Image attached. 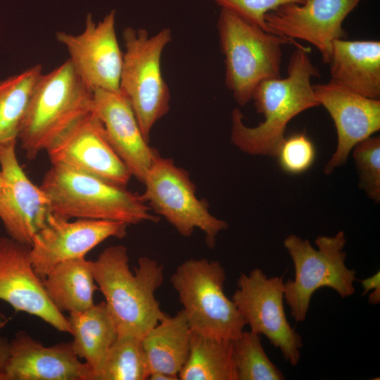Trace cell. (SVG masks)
<instances>
[{"label": "cell", "mask_w": 380, "mask_h": 380, "mask_svg": "<svg viewBox=\"0 0 380 380\" xmlns=\"http://www.w3.org/2000/svg\"><path fill=\"white\" fill-rule=\"evenodd\" d=\"M359 185L374 201H380V138L370 137L353 148Z\"/></svg>", "instance_id": "28"}, {"label": "cell", "mask_w": 380, "mask_h": 380, "mask_svg": "<svg viewBox=\"0 0 380 380\" xmlns=\"http://www.w3.org/2000/svg\"><path fill=\"white\" fill-rule=\"evenodd\" d=\"M11 345L3 380H92L91 368L76 355L71 341L47 347L20 330Z\"/></svg>", "instance_id": "19"}, {"label": "cell", "mask_w": 380, "mask_h": 380, "mask_svg": "<svg viewBox=\"0 0 380 380\" xmlns=\"http://www.w3.org/2000/svg\"><path fill=\"white\" fill-rule=\"evenodd\" d=\"M16 143L0 144V220L9 237L30 246L51 213L45 194L20 166Z\"/></svg>", "instance_id": "12"}, {"label": "cell", "mask_w": 380, "mask_h": 380, "mask_svg": "<svg viewBox=\"0 0 380 380\" xmlns=\"http://www.w3.org/2000/svg\"><path fill=\"white\" fill-rule=\"evenodd\" d=\"M119 90L129 101L141 131L149 141L157 121L170 110V94L161 70V57L172 40L165 27L149 37L144 29L126 27Z\"/></svg>", "instance_id": "7"}, {"label": "cell", "mask_w": 380, "mask_h": 380, "mask_svg": "<svg viewBox=\"0 0 380 380\" xmlns=\"http://www.w3.org/2000/svg\"><path fill=\"white\" fill-rule=\"evenodd\" d=\"M226 271L216 260L189 259L170 278L189 325L195 334L234 341L246 322L234 301L224 291Z\"/></svg>", "instance_id": "6"}, {"label": "cell", "mask_w": 380, "mask_h": 380, "mask_svg": "<svg viewBox=\"0 0 380 380\" xmlns=\"http://www.w3.org/2000/svg\"><path fill=\"white\" fill-rule=\"evenodd\" d=\"M0 185H1V175H0Z\"/></svg>", "instance_id": "34"}, {"label": "cell", "mask_w": 380, "mask_h": 380, "mask_svg": "<svg viewBox=\"0 0 380 380\" xmlns=\"http://www.w3.org/2000/svg\"><path fill=\"white\" fill-rule=\"evenodd\" d=\"M233 355L238 380H283L282 372L269 359L260 335L243 331L233 341Z\"/></svg>", "instance_id": "27"}, {"label": "cell", "mask_w": 380, "mask_h": 380, "mask_svg": "<svg viewBox=\"0 0 380 380\" xmlns=\"http://www.w3.org/2000/svg\"><path fill=\"white\" fill-rule=\"evenodd\" d=\"M217 27L224 56L225 84L241 106L252 100L260 82L281 77L282 45H301L225 8H221Z\"/></svg>", "instance_id": "5"}, {"label": "cell", "mask_w": 380, "mask_h": 380, "mask_svg": "<svg viewBox=\"0 0 380 380\" xmlns=\"http://www.w3.org/2000/svg\"><path fill=\"white\" fill-rule=\"evenodd\" d=\"M328 64L331 81L365 97L379 99V41L336 39Z\"/></svg>", "instance_id": "20"}, {"label": "cell", "mask_w": 380, "mask_h": 380, "mask_svg": "<svg viewBox=\"0 0 380 380\" xmlns=\"http://www.w3.org/2000/svg\"><path fill=\"white\" fill-rule=\"evenodd\" d=\"M67 318L73 336V350L91 368L93 380L118 337L115 322L105 301L94 303L85 310L69 313Z\"/></svg>", "instance_id": "23"}, {"label": "cell", "mask_w": 380, "mask_h": 380, "mask_svg": "<svg viewBox=\"0 0 380 380\" xmlns=\"http://www.w3.org/2000/svg\"><path fill=\"white\" fill-rule=\"evenodd\" d=\"M56 37L66 48L75 72L89 89L119 90L123 53L116 35L114 10L98 23L89 13L80 34L58 31Z\"/></svg>", "instance_id": "11"}, {"label": "cell", "mask_w": 380, "mask_h": 380, "mask_svg": "<svg viewBox=\"0 0 380 380\" xmlns=\"http://www.w3.org/2000/svg\"><path fill=\"white\" fill-rule=\"evenodd\" d=\"M284 299V276L267 277L259 268L240 274L232 297L251 331L265 336L286 361L296 366L302 338L287 319Z\"/></svg>", "instance_id": "10"}, {"label": "cell", "mask_w": 380, "mask_h": 380, "mask_svg": "<svg viewBox=\"0 0 380 380\" xmlns=\"http://www.w3.org/2000/svg\"><path fill=\"white\" fill-rule=\"evenodd\" d=\"M151 380H178L179 377L175 375L165 372H153L149 374L148 379Z\"/></svg>", "instance_id": "33"}, {"label": "cell", "mask_w": 380, "mask_h": 380, "mask_svg": "<svg viewBox=\"0 0 380 380\" xmlns=\"http://www.w3.org/2000/svg\"><path fill=\"white\" fill-rule=\"evenodd\" d=\"M193 334L182 310L173 316L165 313L141 338L150 374L178 376L188 358Z\"/></svg>", "instance_id": "21"}, {"label": "cell", "mask_w": 380, "mask_h": 380, "mask_svg": "<svg viewBox=\"0 0 380 380\" xmlns=\"http://www.w3.org/2000/svg\"><path fill=\"white\" fill-rule=\"evenodd\" d=\"M149 374L141 338L118 334L93 380H146Z\"/></svg>", "instance_id": "26"}, {"label": "cell", "mask_w": 380, "mask_h": 380, "mask_svg": "<svg viewBox=\"0 0 380 380\" xmlns=\"http://www.w3.org/2000/svg\"><path fill=\"white\" fill-rule=\"evenodd\" d=\"M364 291L362 296L372 291L369 295V303L376 305L380 302V275L378 271L374 275L360 281Z\"/></svg>", "instance_id": "32"}, {"label": "cell", "mask_w": 380, "mask_h": 380, "mask_svg": "<svg viewBox=\"0 0 380 380\" xmlns=\"http://www.w3.org/2000/svg\"><path fill=\"white\" fill-rule=\"evenodd\" d=\"M362 0H306L289 3L268 12L265 21L270 32L281 37L304 40L320 53L329 63L333 42L346 39L343 24Z\"/></svg>", "instance_id": "14"}, {"label": "cell", "mask_w": 380, "mask_h": 380, "mask_svg": "<svg viewBox=\"0 0 380 380\" xmlns=\"http://www.w3.org/2000/svg\"><path fill=\"white\" fill-rule=\"evenodd\" d=\"M0 300L16 312L37 317L57 331L71 334L68 318L49 301L42 279L34 270L30 246L9 236H0Z\"/></svg>", "instance_id": "16"}, {"label": "cell", "mask_w": 380, "mask_h": 380, "mask_svg": "<svg viewBox=\"0 0 380 380\" xmlns=\"http://www.w3.org/2000/svg\"><path fill=\"white\" fill-rule=\"evenodd\" d=\"M91 265L118 334L141 338L164 317L156 297L164 269L156 260L142 256L132 272L127 247L115 245L106 248Z\"/></svg>", "instance_id": "2"}, {"label": "cell", "mask_w": 380, "mask_h": 380, "mask_svg": "<svg viewBox=\"0 0 380 380\" xmlns=\"http://www.w3.org/2000/svg\"><path fill=\"white\" fill-rule=\"evenodd\" d=\"M91 261L82 257L61 262L42 279L47 298L59 312H80L94 304L98 286Z\"/></svg>", "instance_id": "22"}, {"label": "cell", "mask_w": 380, "mask_h": 380, "mask_svg": "<svg viewBox=\"0 0 380 380\" xmlns=\"http://www.w3.org/2000/svg\"><path fill=\"white\" fill-rule=\"evenodd\" d=\"M313 89L336 129V148L324 169L330 175L346 163L355 145L379 131L380 99L365 97L331 80L313 84Z\"/></svg>", "instance_id": "17"}, {"label": "cell", "mask_w": 380, "mask_h": 380, "mask_svg": "<svg viewBox=\"0 0 380 380\" xmlns=\"http://www.w3.org/2000/svg\"><path fill=\"white\" fill-rule=\"evenodd\" d=\"M142 198L152 212L165 218L182 236L201 230L206 244L215 246L217 235L228 224L213 216L205 201L198 198L196 186L188 172L171 158L159 156L146 172Z\"/></svg>", "instance_id": "9"}, {"label": "cell", "mask_w": 380, "mask_h": 380, "mask_svg": "<svg viewBox=\"0 0 380 380\" xmlns=\"http://www.w3.org/2000/svg\"><path fill=\"white\" fill-rule=\"evenodd\" d=\"M276 157L284 172L298 175L307 171L312 165L316 150L305 133L295 134L284 139Z\"/></svg>", "instance_id": "29"}, {"label": "cell", "mask_w": 380, "mask_h": 380, "mask_svg": "<svg viewBox=\"0 0 380 380\" xmlns=\"http://www.w3.org/2000/svg\"><path fill=\"white\" fill-rule=\"evenodd\" d=\"M178 377L180 380H238L233 341L194 333L188 358Z\"/></svg>", "instance_id": "24"}, {"label": "cell", "mask_w": 380, "mask_h": 380, "mask_svg": "<svg viewBox=\"0 0 380 380\" xmlns=\"http://www.w3.org/2000/svg\"><path fill=\"white\" fill-rule=\"evenodd\" d=\"M11 317H6L0 312V380H3V376L11 354V340L1 335L4 328L11 320Z\"/></svg>", "instance_id": "31"}, {"label": "cell", "mask_w": 380, "mask_h": 380, "mask_svg": "<svg viewBox=\"0 0 380 380\" xmlns=\"http://www.w3.org/2000/svg\"><path fill=\"white\" fill-rule=\"evenodd\" d=\"M345 233L319 236L315 249L308 239L289 235L284 241L293 262V279L284 282V299L296 322L305 320L314 293L324 287L334 290L341 298L354 294L356 272L346 265Z\"/></svg>", "instance_id": "8"}, {"label": "cell", "mask_w": 380, "mask_h": 380, "mask_svg": "<svg viewBox=\"0 0 380 380\" xmlns=\"http://www.w3.org/2000/svg\"><path fill=\"white\" fill-rule=\"evenodd\" d=\"M310 49L302 44L291 55L287 75L260 82L252 99L264 120L255 127H248L239 108L232 112L230 139L241 151L254 156L276 157L285 139L289 122L305 110L319 106L315 95L313 77L320 72L310 56Z\"/></svg>", "instance_id": "1"}, {"label": "cell", "mask_w": 380, "mask_h": 380, "mask_svg": "<svg viewBox=\"0 0 380 380\" xmlns=\"http://www.w3.org/2000/svg\"><path fill=\"white\" fill-rule=\"evenodd\" d=\"M93 111L101 121L113 150L131 175L142 182L160 154L144 137L127 99L120 90L95 89Z\"/></svg>", "instance_id": "18"}, {"label": "cell", "mask_w": 380, "mask_h": 380, "mask_svg": "<svg viewBox=\"0 0 380 380\" xmlns=\"http://www.w3.org/2000/svg\"><path fill=\"white\" fill-rule=\"evenodd\" d=\"M39 186L51 214L61 218L112 220L128 225L159 221L141 194L65 167L52 165Z\"/></svg>", "instance_id": "3"}, {"label": "cell", "mask_w": 380, "mask_h": 380, "mask_svg": "<svg viewBox=\"0 0 380 380\" xmlns=\"http://www.w3.org/2000/svg\"><path fill=\"white\" fill-rule=\"evenodd\" d=\"M42 73L35 65L0 81V144L17 140L34 87Z\"/></svg>", "instance_id": "25"}, {"label": "cell", "mask_w": 380, "mask_h": 380, "mask_svg": "<svg viewBox=\"0 0 380 380\" xmlns=\"http://www.w3.org/2000/svg\"><path fill=\"white\" fill-rule=\"evenodd\" d=\"M92 110L93 91L69 60L49 73H42L18 136L27 158L32 160L46 151Z\"/></svg>", "instance_id": "4"}, {"label": "cell", "mask_w": 380, "mask_h": 380, "mask_svg": "<svg viewBox=\"0 0 380 380\" xmlns=\"http://www.w3.org/2000/svg\"><path fill=\"white\" fill-rule=\"evenodd\" d=\"M127 227L126 223L118 221L89 219L70 221L51 214L30 245L34 270L43 279L58 263L85 257L106 239L125 237Z\"/></svg>", "instance_id": "15"}, {"label": "cell", "mask_w": 380, "mask_h": 380, "mask_svg": "<svg viewBox=\"0 0 380 380\" xmlns=\"http://www.w3.org/2000/svg\"><path fill=\"white\" fill-rule=\"evenodd\" d=\"M46 151L53 165L89 174L120 186L126 187L132 177L93 110Z\"/></svg>", "instance_id": "13"}, {"label": "cell", "mask_w": 380, "mask_h": 380, "mask_svg": "<svg viewBox=\"0 0 380 380\" xmlns=\"http://www.w3.org/2000/svg\"><path fill=\"white\" fill-rule=\"evenodd\" d=\"M221 8L229 10L267 32L265 15L277 7L289 3L303 4L306 0H213Z\"/></svg>", "instance_id": "30"}]
</instances>
